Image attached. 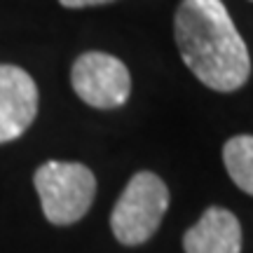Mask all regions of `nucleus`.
I'll use <instances>...</instances> for the list:
<instances>
[{
    "mask_svg": "<svg viewBox=\"0 0 253 253\" xmlns=\"http://www.w3.org/2000/svg\"><path fill=\"white\" fill-rule=\"evenodd\" d=\"M183 61L213 91H235L251 75V59L223 0H183L173 14Z\"/></svg>",
    "mask_w": 253,
    "mask_h": 253,
    "instance_id": "f257e3e1",
    "label": "nucleus"
},
{
    "mask_svg": "<svg viewBox=\"0 0 253 253\" xmlns=\"http://www.w3.org/2000/svg\"><path fill=\"white\" fill-rule=\"evenodd\" d=\"M169 209V188L153 171H138L122 190L110 213V227L120 244L138 246L157 232Z\"/></svg>",
    "mask_w": 253,
    "mask_h": 253,
    "instance_id": "f03ea898",
    "label": "nucleus"
},
{
    "mask_svg": "<svg viewBox=\"0 0 253 253\" xmlns=\"http://www.w3.org/2000/svg\"><path fill=\"white\" fill-rule=\"evenodd\" d=\"M33 183L45 218L54 225L78 223L96 195V176L80 162H45L38 167Z\"/></svg>",
    "mask_w": 253,
    "mask_h": 253,
    "instance_id": "7ed1b4c3",
    "label": "nucleus"
},
{
    "mask_svg": "<svg viewBox=\"0 0 253 253\" xmlns=\"http://www.w3.org/2000/svg\"><path fill=\"white\" fill-rule=\"evenodd\" d=\"M71 84L87 106L113 110L125 106L131 94L129 68L106 52H84L71 68Z\"/></svg>",
    "mask_w": 253,
    "mask_h": 253,
    "instance_id": "20e7f679",
    "label": "nucleus"
},
{
    "mask_svg": "<svg viewBox=\"0 0 253 253\" xmlns=\"http://www.w3.org/2000/svg\"><path fill=\"white\" fill-rule=\"evenodd\" d=\"M38 84L24 68L0 63V143H9L33 125Z\"/></svg>",
    "mask_w": 253,
    "mask_h": 253,
    "instance_id": "39448f33",
    "label": "nucleus"
},
{
    "mask_svg": "<svg viewBox=\"0 0 253 253\" xmlns=\"http://www.w3.org/2000/svg\"><path fill=\"white\" fill-rule=\"evenodd\" d=\"M185 253H239L242 225L232 211L211 207L183 237Z\"/></svg>",
    "mask_w": 253,
    "mask_h": 253,
    "instance_id": "423d86ee",
    "label": "nucleus"
},
{
    "mask_svg": "<svg viewBox=\"0 0 253 253\" xmlns=\"http://www.w3.org/2000/svg\"><path fill=\"white\" fill-rule=\"evenodd\" d=\"M223 162L237 188L253 195V136H232L223 148Z\"/></svg>",
    "mask_w": 253,
    "mask_h": 253,
    "instance_id": "0eeeda50",
    "label": "nucleus"
},
{
    "mask_svg": "<svg viewBox=\"0 0 253 253\" xmlns=\"http://www.w3.org/2000/svg\"><path fill=\"white\" fill-rule=\"evenodd\" d=\"M59 2L68 9H82V7H96V5H110L115 0H59Z\"/></svg>",
    "mask_w": 253,
    "mask_h": 253,
    "instance_id": "6e6552de",
    "label": "nucleus"
}]
</instances>
